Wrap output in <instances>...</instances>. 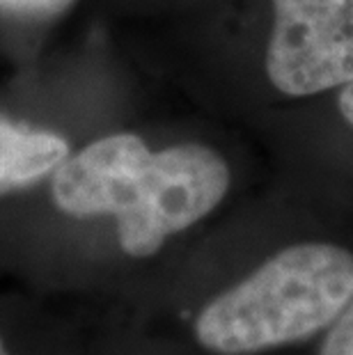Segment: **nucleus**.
I'll use <instances>...</instances> for the list:
<instances>
[{"mask_svg":"<svg viewBox=\"0 0 353 355\" xmlns=\"http://www.w3.org/2000/svg\"><path fill=\"white\" fill-rule=\"evenodd\" d=\"M0 355H12V353H10V349H7V344H5L3 335H0Z\"/></svg>","mask_w":353,"mask_h":355,"instance_id":"6e6552de","label":"nucleus"},{"mask_svg":"<svg viewBox=\"0 0 353 355\" xmlns=\"http://www.w3.org/2000/svg\"><path fill=\"white\" fill-rule=\"evenodd\" d=\"M266 76L277 92L312 96L353 83V0H271Z\"/></svg>","mask_w":353,"mask_h":355,"instance_id":"7ed1b4c3","label":"nucleus"},{"mask_svg":"<svg viewBox=\"0 0 353 355\" xmlns=\"http://www.w3.org/2000/svg\"><path fill=\"white\" fill-rule=\"evenodd\" d=\"M230 184V165L214 147L177 142L152 149L138 133L112 131L74 145L46 188L60 214L110 218L122 252L147 259L205 220Z\"/></svg>","mask_w":353,"mask_h":355,"instance_id":"f257e3e1","label":"nucleus"},{"mask_svg":"<svg viewBox=\"0 0 353 355\" xmlns=\"http://www.w3.org/2000/svg\"><path fill=\"white\" fill-rule=\"evenodd\" d=\"M319 355H353V298L328 326Z\"/></svg>","mask_w":353,"mask_h":355,"instance_id":"39448f33","label":"nucleus"},{"mask_svg":"<svg viewBox=\"0 0 353 355\" xmlns=\"http://www.w3.org/2000/svg\"><path fill=\"white\" fill-rule=\"evenodd\" d=\"M74 145L55 126L0 108V200L46 186Z\"/></svg>","mask_w":353,"mask_h":355,"instance_id":"20e7f679","label":"nucleus"},{"mask_svg":"<svg viewBox=\"0 0 353 355\" xmlns=\"http://www.w3.org/2000/svg\"><path fill=\"white\" fill-rule=\"evenodd\" d=\"M337 108H340L342 117L347 119V124L353 128V83L340 87V96H337Z\"/></svg>","mask_w":353,"mask_h":355,"instance_id":"423d86ee","label":"nucleus"},{"mask_svg":"<svg viewBox=\"0 0 353 355\" xmlns=\"http://www.w3.org/2000/svg\"><path fill=\"white\" fill-rule=\"evenodd\" d=\"M40 5H55V0H0V7L7 10H35Z\"/></svg>","mask_w":353,"mask_h":355,"instance_id":"0eeeda50","label":"nucleus"},{"mask_svg":"<svg viewBox=\"0 0 353 355\" xmlns=\"http://www.w3.org/2000/svg\"><path fill=\"white\" fill-rule=\"evenodd\" d=\"M353 298V254L296 243L200 309L195 339L216 355H257L326 330Z\"/></svg>","mask_w":353,"mask_h":355,"instance_id":"f03ea898","label":"nucleus"}]
</instances>
